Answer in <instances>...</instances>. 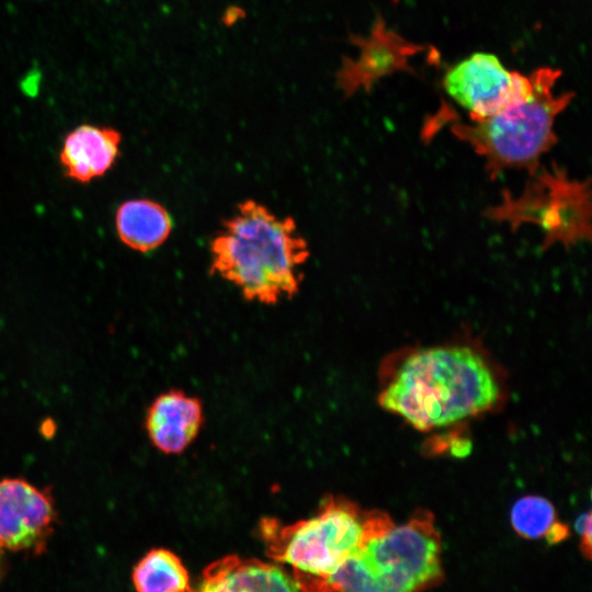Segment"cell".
Masks as SVG:
<instances>
[{
  "instance_id": "11",
  "label": "cell",
  "mask_w": 592,
  "mask_h": 592,
  "mask_svg": "<svg viewBox=\"0 0 592 592\" xmlns=\"http://www.w3.org/2000/svg\"><path fill=\"white\" fill-rule=\"evenodd\" d=\"M122 136L111 127L83 124L65 138L59 159L66 174L89 182L105 174L119 156Z\"/></svg>"
},
{
  "instance_id": "9",
  "label": "cell",
  "mask_w": 592,
  "mask_h": 592,
  "mask_svg": "<svg viewBox=\"0 0 592 592\" xmlns=\"http://www.w3.org/2000/svg\"><path fill=\"white\" fill-rule=\"evenodd\" d=\"M350 42L360 47L361 54L357 59L343 57L335 73L337 86L345 98L360 90L369 91L384 76L409 69V58L419 49L388 30L380 18L376 19L368 37L351 34Z\"/></svg>"
},
{
  "instance_id": "17",
  "label": "cell",
  "mask_w": 592,
  "mask_h": 592,
  "mask_svg": "<svg viewBox=\"0 0 592 592\" xmlns=\"http://www.w3.org/2000/svg\"><path fill=\"white\" fill-rule=\"evenodd\" d=\"M451 453L454 456L463 457L469 454L471 444L469 440L463 437H452L449 443Z\"/></svg>"
},
{
  "instance_id": "14",
  "label": "cell",
  "mask_w": 592,
  "mask_h": 592,
  "mask_svg": "<svg viewBox=\"0 0 592 592\" xmlns=\"http://www.w3.org/2000/svg\"><path fill=\"white\" fill-rule=\"evenodd\" d=\"M133 583L136 592H193L181 559L164 548L152 549L139 560Z\"/></svg>"
},
{
  "instance_id": "15",
  "label": "cell",
  "mask_w": 592,
  "mask_h": 592,
  "mask_svg": "<svg viewBox=\"0 0 592 592\" xmlns=\"http://www.w3.org/2000/svg\"><path fill=\"white\" fill-rule=\"evenodd\" d=\"M556 521L554 505L538 496L523 497L511 510L512 526L520 536L525 538L545 537Z\"/></svg>"
},
{
  "instance_id": "6",
  "label": "cell",
  "mask_w": 592,
  "mask_h": 592,
  "mask_svg": "<svg viewBox=\"0 0 592 592\" xmlns=\"http://www.w3.org/2000/svg\"><path fill=\"white\" fill-rule=\"evenodd\" d=\"M519 195L503 192L501 201L486 212L512 229L522 224L538 226L544 248L554 243L571 247L591 237L589 184L570 179L563 169L539 168Z\"/></svg>"
},
{
  "instance_id": "1",
  "label": "cell",
  "mask_w": 592,
  "mask_h": 592,
  "mask_svg": "<svg viewBox=\"0 0 592 592\" xmlns=\"http://www.w3.org/2000/svg\"><path fill=\"white\" fill-rule=\"evenodd\" d=\"M500 386L492 368L468 345L409 353L379 394L380 406L413 428L429 431L492 409Z\"/></svg>"
},
{
  "instance_id": "2",
  "label": "cell",
  "mask_w": 592,
  "mask_h": 592,
  "mask_svg": "<svg viewBox=\"0 0 592 592\" xmlns=\"http://www.w3.org/2000/svg\"><path fill=\"white\" fill-rule=\"evenodd\" d=\"M209 254L210 273L246 299L272 305L298 293L310 251L294 218L247 200L223 223Z\"/></svg>"
},
{
  "instance_id": "5",
  "label": "cell",
  "mask_w": 592,
  "mask_h": 592,
  "mask_svg": "<svg viewBox=\"0 0 592 592\" xmlns=\"http://www.w3.org/2000/svg\"><path fill=\"white\" fill-rule=\"evenodd\" d=\"M383 514L378 510L364 511L349 500L330 498L316 515L292 525L264 520L261 534L267 555L292 567L300 589L327 579L355 555Z\"/></svg>"
},
{
  "instance_id": "10",
  "label": "cell",
  "mask_w": 592,
  "mask_h": 592,
  "mask_svg": "<svg viewBox=\"0 0 592 592\" xmlns=\"http://www.w3.org/2000/svg\"><path fill=\"white\" fill-rule=\"evenodd\" d=\"M202 423L201 402L180 390H170L157 397L146 417L151 443L166 454H179L189 447Z\"/></svg>"
},
{
  "instance_id": "8",
  "label": "cell",
  "mask_w": 592,
  "mask_h": 592,
  "mask_svg": "<svg viewBox=\"0 0 592 592\" xmlns=\"http://www.w3.org/2000/svg\"><path fill=\"white\" fill-rule=\"evenodd\" d=\"M55 519L47 491L20 478L0 480V547L42 553Z\"/></svg>"
},
{
  "instance_id": "3",
  "label": "cell",
  "mask_w": 592,
  "mask_h": 592,
  "mask_svg": "<svg viewBox=\"0 0 592 592\" xmlns=\"http://www.w3.org/2000/svg\"><path fill=\"white\" fill-rule=\"evenodd\" d=\"M442 577L434 516L418 509L401 525L385 514L355 555L305 592H422Z\"/></svg>"
},
{
  "instance_id": "18",
  "label": "cell",
  "mask_w": 592,
  "mask_h": 592,
  "mask_svg": "<svg viewBox=\"0 0 592 592\" xmlns=\"http://www.w3.org/2000/svg\"><path fill=\"white\" fill-rule=\"evenodd\" d=\"M568 535L569 531L567 525L556 521L545 537L550 544H554L565 539Z\"/></svg>"
},
{
  "instance_id": "20",
  "label": "cell",
  "mask_w": 592,
  "mask_h": 592,
  "mask_svg": "<svg viewBox=\"0 0 592 592\" xmlns=\"http://www.w3.org/2000/svg\"><path fill=\"white\" fill-rule=\"evenodd\" d=\"M2 572V556H1V547H0V577Z\"/></svg>"
},
{
  "instance_id": "16",
  "label": "cell",
  "mask_w": 592,
  "mask_h": 592,
  "mask_svg": "<svg viewBox=\"0 0 592 592\" xmlns=\"http://www.w3.org/2000/svg\"><path fill=\"white\" fill-rule=\"evenodd\" d=\"M577 532L580 534L582 540V550L588 558L591 557V513L587 512L581 514L576 522Z\"/></svg>"
},
{
  "instance_id": "4",
  "label": "cell",
  "mask_w": 592,
  "mask_h": 592,
  "mask_svg": "<svg viewBox=\"0 0 592 592\" xmlns=\"http://www.w3.org/2000/svg\"><path fill=\"white\" fill-rule=\"evenodd\" d=\"M560 75L551 67L537 68L530 75L533 91L526 100L469 122L454 119L445 105L432 118V126L448 124L452 134L482 158L491 179L511 169L533 174L540 158L557 143L556 118L574 96L573 92L554 93Z\"/></svg>"
},
{
  "instance_id": "7",
  "label": "cell",
  "mask_w": 592,
  "mask_h": 592,
  "mask_svg": "<svg viewBox=\"0 0 592 592\" xmlns=\"http://www.w3.org/2000/svg\"><path fill=\"white\" fill-rule=\"evenodd\" d=\"M444 91L469 114L482 119L526 100L533 86L530 76L508 70L493 54L476 53L447 70Z\"/></svg>"
},
{
  "instance_id": "12",
  "label": "cell",
  "mask_w": 592,
  "mask_h": 592,
  "mask_svg": "<svg viewBox=\"0 0 592 592\" xmlns=\"http://www.w3.org/2000/svg\"><path fill=\"white\" fill-rule=\"evenodd\" d=\"M282 569L254 559L227 556L210 563L195 592H298Z\"/></svg>"
},
{
  "instance_id": "13",
  "label": "cell",
  "mask_w": 592,
  "mask_h": 592,
  "mask_svg": "<svg viewBox=\"0 0 592 592\" xmlns=\"http://www.w3.org/2000/svg\"><path fill=\"white\" fill-rule=\"evenodd\" d=\"M115 226L125 246L135 251L149 252L169 238L172 219L167 208L158 202L135 198L119 205Z\"/></svg>"
},
{
  "instance_id": "19",
  "label": "cell",
  "mask_w": 592,
  "mask_h": 592,
  "mask_svg": "<svg viewBox=\"0 0 592 592\" xmlns=\"http://www.w3.org/2000/svg\"><path fill=\"white\" fill-rule=\"evenodd\" d=\"M244 15V12L241 8L238 7H230L227 9V11L224 14L223 22L229 26L237 22L240 18Z\"/></svg>"
}]
</instances>
